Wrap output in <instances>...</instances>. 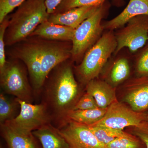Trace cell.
I'll list each match as a JSON object with an SVG mask.
<instances>
[{"mask_svg":"<svg viewBox=\"0 0 148 148\" xmlns=\"http://www.w3.org/2000/svg\"><path fill=\"white\" fill-rule=\"evenodd\" d=\"M49 15L45 0H26L9 20L5 43L11 45L32 35L38 26L48 20Z\"/></svg>","mask_w":148,"mask_h":148,"instance_id":"6da1fadb","label":"cell"},{"mask_svg":"<svg viewBox=\"0 0 148 148\" xmlns=\"http://www.w3.org/2000/svg\"><path fill=\"white\" fill-rule=\"evenodd\" d=\"M117 43L113 31H108L87 51L77 68L83 82L87 84L98 76L104 66L116 49Z\"/></svg>","mask_w":148,"mask_h":148,"instance_id":"7a4b0ae2","label":"cell"},{"mask_svg":"<svg viewBox=\"0 0 148 148\" xmlns=\"http://www.w3.org/2000/svg\"><path fill=\"white\" fill-rule=\"evenodd\" d=\"M106 10L107 6L104 3L75 29L71 50V54L74 57L82 56L101 36L104 30L101 21Z\"/></svg>","mask_w":148,"mask_h":148,"instance_id":"3957f363","label":"cell"},{"mask_svg":"<svg viewBox=\"0 0 148 148\" xmlns=\"http://www.w3.org/2000/svg\"><path fill=\"white\" fill-rule=\"evenodd\" d=\"M78 92V87L71 67L66 66L59 72L49 92L51 103L58 114L67 115Z\"/></svg>","mask_w":148,"mask_h":148,"instance_id":"277c9868","label":"cell"},{"mask_svg":"<svg viewBox=\"0 0 148 148\" xmlns=\"http://www.w3.org/2000/svg\"><path fill=\"white\" fill-rule=\"evenodd\" d=\"M145 119V114L133 110L117 101L108 107L103 118L93 125L121 130L134 126L139 130L148 131V125L144 123Z\"/></svg>","mask_w":148,"mask_h":148,"instance_id":"5b68a950","label":"cell"},{"mask_svg":"<svg viewBox=\"0 0 148 148\" xmlns=\"http://www.w3.org/2000/svg\"><path fill=\"white\" fill-rule=\"evenodd\" d=\"M125 25L115 35L117 46L114 55L125 47L134 53L143 47L148 41V16H135Z\"/></svg>","mask_w":148,"mask_h":148,"instance_id":"8992f818","label":"cell"},{"mask_svg":"<svg viewBox=\"0 0 148 148\" xmlns=\"http://www.w3.org/2000/svg\"><path fill=\"white\" fill-rule=\"evenodd\" d=\"M15 101L20 106V112L16 117L5 123L26 133H32L47 124L49 117L45 105H33L17 98Z\"/></svg>","mask_w":148,"mask_h":148,"instance_id":"52a82bcc","label":"cell"},{"mask_svg":"<svg viewBox=\"0 0 148 148\" xmlns=\"http://www.w3.org/2000/svg\"><path fill=\"white\" fill-rule=\"evenodd\" d=\"M1 73V84L5 92L30 103L32 92L26 75L18 64L7 63Z\"/></svg>","mask_w":148,"mask_h":148,"instance_id":"ba28073f","label":"cell"},{"mask_svg":"<svg viewBox=\"0 0 148 148\" xmlns=\"http://www.w3.org/2000/svg\"><path fill=\"white\" fill-rule=\"evenodd\" d=\"M58 131L71 148H105L86 125L70 121L69 124Z\"/></svg>","mask_w":148,"mask_h":148,"instance_id":"9c48e42d","label":"cell"},{"mask_svg":"<svg viewBox=\"0 0 148 148\" xmlns=\"http://www.w3.org/2000/svg\"><path fill=\"white\" fill-rule=\"evenodd\" d=\"M42 45L31 44L19 50L18 56L28 68L33 86L36 90L40 89L41 81V55Z\"/></svg>","mask_w":148,"mask_h":148,"instance_id":"30bf717a","label":"cell"},{"mask_svg":"<svg viewBox=\"0 0 148 148\" xmlns=\"http://www.w3.org/2000/svg\"><path fill=\"white\" fill-rule=\"evenodd\" d=\"M99 6L79 7L71 9L64 12L53 13L49 15L48 21L53 24L67 26L75 29L93 14Z\"/></svg>","mask_w":148,"mask_h":148,"instance_id":"8fae6325","label":"cell"},{"mask_svg":"<svg viewBox=\"0 0 148 148\" xmlns=\"http://www.w3.org/2000/svg\"><path fill=\"white\" fill-rule=\"evenodd\" d=\"M128 92L125 100L131 109L140 112L148 108V76L134 79L127 84Z\"/></svg>","mask_w":148,"mask_h":148,"instance_id":"7c38bea8","label":"cell"},{"mask_svg":"<svg viewBox=\"0 0 148 148\" xmlns=\"http://www.w3.org/2000/svg\"><path fill=\"white\" fill-rule=\"evenodd\" d=\"M148 16V0H130L122 12L112 19L103 24L104 29L113 31L124 26L135 16Z\"/></svg>","mask_w":148,"mask_h":148,"instance_id":"4fadbf2b","label":"cell"},{"mask_svg":"<svg viewBox=\"0 0 148 148\" xmlns=\"http://www.w3.org/2000/svg\"><path fill=\"white\" fill-rule=\"evenodd\" d=\"M71 51L54 45L42 46L41 81L44 83L51 71L56 66L69 58Z\"/></svg>","mask_w":148,"mask_h":148,"instance_id":"5bb4252c","label":"cell"},{"mask_svg":"<svg viewBox=\"0 0 148 148\" xmlns=\"http://www.w3.org/2000/svg\"><path fill=\"white\" fill-rule=\"evenodd\" d=\"M86 92L92 97L97 103L98 107L107 108L111 104L117 101L114 89L108 83L93 79L87 84Z\"/></svg>","mask_w":148,"mask_h":148,"instance_id":"9a60e30c","label":"cell"},{"mask_svg":"<svg viewBox=\"0 0 148 148\" xmlns=\"http://www.w3.org/2000/svg\"><path fill=\"white\" fill-rule=\"evenodd\" d=\"M75 31L71 27L53 24L47 20L38 26L31 35L51 40L72 41Z\"/></svg>","mask_w":148,"mask_h":148,"instance_id":"2e32d148","label":"cell"},{"mask_svg":"<svg viewBox=\"0 0 148 148\" xmlns=\"http://www.w3.org/2000/svg\"><path fill=\"white\" fill-rule=\"evenodd\" d=\"M1 125L3 136L10 148H37L32 133L21 132L6 123Z\"/></svg>","mask_w":148,"mask_h":148,"instance_id":"e0dca14e","label":"cell"},{"mask_svg":"<svg viewBox=\"0 0 148 148\" xmlns=\"http://www.w3.org/2000/svg\"><path fill=\"white\" fill-rule=\"evenodd\" d=\"M40 140L43 148H71L58 130L45 125L32 132Z\"/></svg>","mask_w":148,"mask_h":148,"instance_id":"ac0fdd59","label":"cell"},{"mask_svg":"<svg viewBox=\"0 0 148 148\" xmlns=\"http://www.w3.org/2000/svg\"><path fill=\"white\" fill-rule=\"evenodd\" d=\"M107 108H98L84 110H72L67 114L66 117L72 121L87 125H92L103 118Z\"/></svg>","mask_w":148,"mask_h":148,"instance_id":"d6986e66","label":"cell"},{"mask_svg":"<svg viewBox=\"0 0 148 148\" xmlns=\"http://www.w3.org/2000/svg\"><path fill=\"white\" fill-rule=\"evenodd\" d=\"M88 126L98 141L104 146L117 138L130 137L132 135L121 130L95 125H88Z\"/></svg>","mask_w":148,"mask_h":148,"instance_id":"ffe728a7","label":"cell"},{"mask_svg":"<svg viewBox=\"0 0 148 148\" xmlns=\"http://www.w3.org/2000/svg\"><path fill=\"white\" fill-rule=\"evenodd\" d=\"M130 73V68L127 59L119 58L112 66L110 73V80L114 84H118L127 79Z\"/></svg>","mask_w":148,"mask_h":148,"instance_id":"44dd1931","label":"cell"},{"mask_svg":"<svg viewBox=\"0 0 148 148\" xmlns=\"http://www.w3.org/2000/svg\"><path fill=\"white\" fill-rule=\"evenodd\" d=\"M106 0H63L56 10L58 12H63L71 9L86 6H100L103 4Z\"/></svg>","mask_w":148,"mask_h":148,"instance_id":"7402d4cb","label":"cell"},{"mask_svg":"<svg viewBox=\"0 0 148 148\" xmlns=\"http://www.w3.org/2000/svg\"><path fill=\"white\" fill-rule=\"evenodd\" d=\"M15 105L2 93L0 95V122L1 124L14 118Z\"/></svg>","mask_w":148,"mask_h":148,"instance_id":"603a6c76","label":"cell"},{"mask_svg":"<svg viewBox=\"0 0 148 148\" xmlns=\"http://www.w3.org/2000/svg\"><path fill=\"white\" fill-rule=\"evenodd\" d=\"M105 147V148H143L139 139L132 135L130 137L117 138Z\"/></svg>","mask_w":148,"mask_h":148,"instance_id":"cb8c5ba5","label":"cell"},{"mask_svg":"<svg viewBox=\"0 0 148 148\" xmlns=\"http://www.w3.org/2000/svg\"><path fill=\"white\" fill-rule=\"evenodd\" d=\"M9 21V20L6 17L1 23L0 26V71H2L7 64L5 50V36L6 31L8 27Z\"/></svg>","mask_w":148,"mask_h":148,"instance_id":"d4e9b609","label":"cell"},{"mask_svg":"<svg viewBox=\"0 0 148 148\" xmlns=\"http://www.w3.org/2000/svg\"><path fill=\"white\" fill-rule=\"evenodd\" d=\"M26 0H0V23L8 14L18 7Z\"/></svg>","mask_w":148,"mask_h":148,"instance_id":"484cf974","label":"cell"},{"mask_svg":"<svg viewBox=\"0 0 148 148\" xmlns=\"http://www.w3.org/2000/svg\"><path fill=\"white\" fill-rule=\"evenodd\" d=\"M98 108L97 103L92 95L86 92L78 101L72 110H84Z\"/></svg>","mask_w":148,"mask_h":148,"instance_id":"4316f807","label":"cell"},{"mask_svg":"<svg viewBox=\"0 0 148 148\" xmlns=\"http://www.w3.org/2000/svg\"><path fill=\"white\" fill-rule=\"evenodd\" d=\"M138 73L143 76H148V45L141 53L137 64Z\"/></svg>","mask_w":148,"mask_h":148,"instance_id":"83f0119b","label":"cell"},{"mask_svg":"<svg viewBox=\"0 0 148 148\" xmlns=\"http://www.w3.org/2000/svg\"><path fill=\"white\" fill-rule=\"evenodd\" d=\"M62 1L63 0H45L48 13L51 14L54 13Z\"/></svg>","mask_w":148,"mask_h":148,"instance_id":"f1b7e54d","label":"cell"},{"mask_svg":"<svg viewBox=\"0 0 148 148\" xmlns=\"http://www.w3.org/2000/svg\"><path fill=\"white\" fill-rule=\"evenodd\" d=\"M135 134L145 146V148H148V131H144L136 129Z\"/></svg>","mask_w":148,"mask_h":148,"instance_id":"f546056e","label":"cell"},{"mask_svg":"<svg viewBox=\"0 0 148 148\" xmlns=\"http://www.w3.org/2000/svg\"><path fill=\"white\" fill-rule=\"evenodd\" d=\"M116 1H121V0H116Z\"/></svg>","mask_w":148,"mask_h":148,"instance_id":"4dcf8cb0","label":"cell"}]
</instances>
